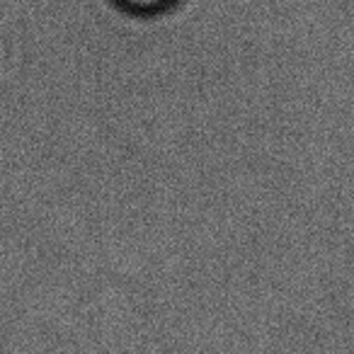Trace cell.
I'll use <instances>...</instances> for the list:
<instances>
[{"mask_svg":"<svg viewBox=\"0 0 354 354\" xmlns=\"http://www.w3.org/2000/svg\"><path fill=\"white\" fill-rule=\"evenodd\" d=\"M112 3L122 10L133 12V15H160V12L180 6L183 0H112Z\"/></svg>","mask_w":354,"mask_h":354,"instance_id":"cell-1","label":"cell"}]
</instances>
